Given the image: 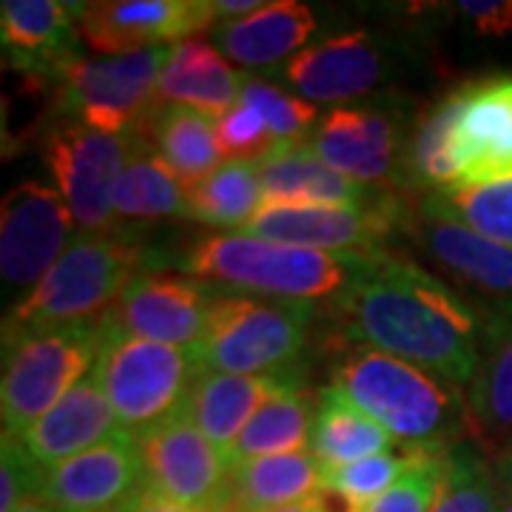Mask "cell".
<instances>
[{
    "label": "cell",
    "mask_w": 512,
    "mask_h": 512,
    "mask_svg": "<svg viewBox=\"0 0 512 512\" xmlns=\"http://www.w3.org/2000/svg\"><path fill=\"white\" fill-rule=\"evenodd\" d=\"M146 254L114 234H77L55 268L6 316V330L52 328L103 319L143 271Z\"/></svg>",
    "instance_id": "6"
},
{
    "label": "cell",
    "mask_w": 512,
    "mask_h": 512,
    "mask_svg": "<svg viewBox=\"0 0 512 512\" xmlns=\"http://www.w3.org/2000/svg\"><path fill=\"white\" fill-rule=\"evenodd\" d=\"M313 413L316 407L311 393L299 384L296 376H291L256 410L254 419L245 424V430L239 433V439L225 456L228 464L237 467L251 458L299 453L305 444H311Z\"/></svg>",
    "instance_id": "30"
},
{
    "label": "cell",
    "mask_w": 512,
    "mask_h": 512,
    "mask_svg": "<svg viewBox=\"0 0 512 512\" xmlns=\"http://www.w3.org/2000/svg\"><path fill=\"white\" fill-rule=\"evenodd\" d=\"M333 308L350 345L390 353L467 393L481 319L461 293L424 268L382 254Z\"/></svg>",
    "instance_id": "1"
},
{
    "label": "cell",
    "mask_w": 512,
    "mask_h": 512,
    "mask_svg": "<svg viewBox=\"0 0 512 512\" xmlns=\"http://www.w3.org/2000/svg\"><path fill=\"white\" fill-rule=\"evenodd\" d=\"M271 512H316L308 504V501H299V504H288V507H279V510H271Z\"/></svg>",
    "instance_id": "46"
},
{
    "label": "cell",
    "mask_w": 512,
    "mask_h": 512,
    "mask_svg": "<svg viewBox=\"0 0 512 512\" xmlns=\"http://www.w3.org/2000/svg\"><path fill=\"white\" fill-rule=\"evenodd\" d=\"M293 373L276 376H231V373H200L194 384L185 416L202 430V436L228 456L245 424L274 396Z\"/></svg>",
    "instance_id": "25"
},
{
    "label": "cell",
    "mask_w": 512,
    "mask_h": 512,
    "mask_svg": "<svg viewBox=\"0 0 512 512\" xmlns=\"http://www.w3.org/2000/svg\"><path fill=\"white\" fill-rule=\"evenodd\" d=\"M46 470L23 450L15 436L3 433L0 456V512H15L29 501H40Z\"/></svg>",
    "instance_id": "40"
},
{
    "label": "cell",
    "mask_w": 512,
    "mask_h": 512,
    "mask_svg": "<svg viewBox=\"0 0 512 512\" xmlns=\"http://www.w3.org/2000/svg\"><path fill=\"white\" fill-rule=\"evenodd\" d=\"M114 217L126 222H154L188 217V188L180 177L151 151L146 131L114 185Z\"/></svg>",
    "instance_id": "31"
},
{
    "label": "cell",
    "mask_w": 512,
    "mask_h": 512,
    "mask_svg": "<svg viewBox=\"0 0 512 512\" xmlns=\"http://www.w3.org/2000/svg\"><path fill=\"white\" fill-rule=\"evenodd\" d=\"M120 433L117 416L92 373L15 439L43 470L92 450Z\"/></svg>",
    "instance_id": "22"
},
{
    "label": "cell",
    "mask_w": 512,
    "mask_h": 512,
    "mask_svg": "<svg viewBox=\"0 0 512 512\" xmlns=\"http://www.w3.org/2000/svg\"><path fill=\"white\" fill-rule=\"evenodd\" d=\"M402 234L470 291L495 299L498 308H512V248L464 225L436 194L407 197Z\"/></svg>",
    "instance_id": "12"
},
{
    "label": "cell",
    "mask_w": 512,
    "mask_h": 512,
    "mask_svg": "<svg viewBox=\"0 0 512 512\" xmlns=\"http://www.w3.org/2000/svg\"><path fill=\"white\" fill-rule=\"evenodd\" d=\"M453 154H456L458 188L510 183L512 74H493L458 86Z\"/></svg>",
    "instance_id": "17"
},
{
    "label": "cell",
    "mask_w": 512,
    "mask_h": 512,
    "mask_svg": "<svg viewBox=\"0 0 512 512\" xmlns=\"http://www.w3.org/2000/svg\"><path fill=\"white\" fill-rule=\"evenodd\" d=\"M86 3L55 0H3L0 35L6 49V66L29 77H55L74 60V20L80 23Z\"/></svg>",
    "instance_id": "21"
},
{
    "label": "cell",
    "mask_w": 512,
    "mask_h": 512,
    "mask_svg": "<svg viewBox=\"0 0 512 512\" xmlns=\"http://www.w3.org/2000/svg\"><path fill=\"white\" fill-rule=\"evenodd\" d=\"M134 439L151 493L200 512L231 510V464L185 413Z\"/></svg>",
    "instance_id": "10"
},
{
    "label": "cell",
    "mask_w": 512,
    "mask_h": 512,
    "mask_svg": "<svg viewBox=\"0 0 512 512\" xmlns=\"http://www.w3.org/2000/svg\"><path fill=\"white\" fill-rule=\"evenodd\" d=\"M322 487V464L313 453H282L231 467V510L271 512L311 498ZM228 510V512H231Z\"/></svg>",
    "instance_id": "29"
},
{
    "label": "cell",
    "mask_w": 512,
    "mask_h": 512,
    "mask_svg": "<svg viewBox=\"0 0 512 512\" xmlns=\"http://www.w3.org/2000/svg\"><path fill=\"white\" fill-rule=\"evenodd\" d=\"M103 319L3 333V433L20 436L94 370Z\"/></svg>",
    "instance_id": "4"
},
{
    "label": "cell",
    "mask_w": 512,
    "mask_h": 512,
    "mask_svg": "<svg viewBox=\"0 0 512 512\" xmlns=\"http://www.w3.org/2000/svg\"><path fill=\"white\" fill-rule=\"evenodd\" d=\"M379 256L316 251L245 234H208L188 245L180 268L200 282H214L231 291L259 293L279 302L336 305Z\"/></svg>",
    "instance_id": "2"
},
{
    "label": "cell",
    "mask_w": 512,
    "mask_h": 512,
    "mask_svg": "<svg viewBox=\"0 0 512 512\" xmlns=\"http://www.w3.org/2000/svg\"><path fill=\"white\" fill-rule=\"evenodd\" d=\"M498 512H512V493H504V501H501V510Z\"/></svg>",
    "instance_id": "47"
},
{
    "label": "cell",
    "mask_w": 512,
    "mask_h": 512,
    "mask_svg": "<svg viewBox=\"0 0 512 512\" xmlns=\"http://www.w3.org/2000/svg\"><path fill=\"white\" fill-rule=\"evenodd\" d=\"M447 478V453H416L404 476L359 512H433Z\"/></svg>",
    "instance_id": "37"
},
{
    "label": "cell",
    "mask_w": 512,
    "mask_h": 512,
    "mask_svg": "<svg viewBox=\"0 0 512 512\" xmlns=\"http://www.w3.org/2000/svg\"><path fill=\"white\" fill-rule=\"evenodd\" d=\"M239 92L242 74L225 63L217 46L191 37L168 49L157 80L154 106H185L222 117L237 106Z\"/></svg>",
    "instance_id": "24"
},
{
    "label": "cell",
    "mask_w": 512,
    "mask_h": 512,
    "mask_svg": "<svg viewBox=\"0 0 512 512\" xmlns=\"http://www.w3.org/2000/svg\"><path fill=\"white\" fill-rule=\"evenodd\" d=\"M148 490L137 439L120 430L103 444L46 470L40 501L57 512H123Z\"/></svg>",
    "instance_id": "16"
},
{
    "label": "cell",
    "mask_w": 512,
    "mask_h": 512,
    "mask_svg": "<svg viewBox=\"0 0 512 512\" xmlns=\"http://www.w3.org/2000/svg\"><path fill=\"white\" fill-rule=\"evenodd\" d=\"M259 202L265 205L256 165L245 160L225 163L188 188V220L239 234L259 214Z\"/></svg>",
    "instance_id": "33"
},
{
    "label": "cell",
    "mask_w": 512,
    "mask_h": 512,
    "mask_svg": "<svg viewBox=\"0 0 512 512\" xmlns=\"http://www.w3.org/2000/svg\"><path fill=\"white\" fill-rule=\"evenodd\" d=\"M146 140L185 188L202 183L225 165L217 117L185 106H154L146 123Z\"/></svg>",
    "instance_id": "26"
},
{
    "label": "cell",
    "mask_w": 512,
    "mask_h": 512,
    "mask_svg": "<svg viewBox=\"0 0 512 512\" xmlns=\"http://www.w3.org/2000/svg\"><path fill=\"white\" fill-rule=\"evenodd\" d=\"M165 57L168 49L74 57L57 74V111L106 134H137L154 111Z\"/></svg>",
    "instance_id": "8"
},
{
    "label": "cell",
    "mask_w": 512,
    "mask_h": 512,
    "mask_svg": "<svg viewBox=\"0 0 512 512\" xmlns=\"http://www.w3.org/2000/svg\"><path fill=\"white\" fill-rule=\"evenodd\" d=\"M217 137H220L222 154L231 157V163L239 160L256 163L276 148L262 114L248 103H237L234 109L217 117Z\"/></svg>",
    "instance_id": "39"
},
{
    "label": "cell",
    "mask_w": 512,
    "mask_h": 512,
    "mask_svg": "<svg viewBox=\"0 0 512 512\" xmlns=\"http://www.w3.org/2000/svg\"><path fill=\"white\" fill-rule=\"evenodd\" d=\"M123 512H200V510H191V507H183V504H177V501H168V498H163V495L146 490L140 498H134Z\"/></svg>",
    "instance_id": "42"
},
{
    "label": "cell",
    "mask_w": 512,
    "mask_h": 512,
    "mask_svg": "<svg viewBox=\"0 0 512 512\" xmlns=\"http://www.w3.org/2000/svg\"><path fill=\"white\" fill-rule=\"evenodd\" d=\"M458 89L444 94L436 106L421 114L416 134L404 151L402 177L410 188L424 194L456 191L458 168L453 154V131H456Z\"/></svg>",
    "instance_id": "32"
},
{
    "label": "cell",
    "mask_w": 512,
    "mask_h": 512,
    "mask_svg": "<svg viewBox=\"0 0 512 512\" xmlns=\"http://www.w3.org/2000/svg\"><path fill=\"white\" fill-rule=\"evenodd\" d=\"M407 197L396 194L376 208L350 205H262L239 234L316 251L384 254L387 239L402 231Z\"/></svg>",
    "instance_id": "11"
},
{
    "label": "cell",
    "mask_w": 512,
    "mask_h": 512,
    "mask_svg": "<svg viewBox=\"0 0 512 512\" xmlns=\"http://www.w3.org/2000/svg\"><path fill=\"white\" fill-rule=\"evenodd\" d=\"M441 205L481 237L512 248V180L487 188L436 191Z\"/></svg>",
    "instance_id": "36"
},
{
    "label": "cell",
    "mask_w": 512,
    "mask_h": 512,
    "mask_svg": "<svg viewBox=\"0 0 512 512\" xmlns=\"http://www.w3.org/2000/svg\"><path fill=\"white\" fill-rule=\"evenodd\" d=\"M495 478L504 493H512V441L495 458Z\"/></svg>",
    "instance_id": "44"
},
{
    "label": "cell",
    "mask_w": 512,
    "mask_h": 512,
    "mask_svg": "<svg viewBox=\"0 0 512 512\" xmlns=\"http://www.w3.org/2000/svg\"><path fill=\"white\" fill-rule=\"evenodd\" d=\"M313 305L265 296H220L208 316L202 342L194 348L202 373L276 376L288 373L308 342Z\"/></svg>",
    "instance_id": "7"
},
{
    "label": "cell",
    "mask_w": 512,
    "mask_h": 512,
    "mask_svg": "<svg viewBox=\"0 0 512 512\" xmlns=\"http://www.w3.org/2000/svg\"><path fill=\"white\" fill-rule=\"evenodd\" d=\"M336 384L413 453L453 450L473 424L461 387L367 345L342 350Z\"/></svg>",
    "instance_id": "3"
},
{
    "label": "cell",
    "mask_w": 512,
    "mask_h": 512,
    "mask_svg": "<svg viewBox=\"0 0 512 512\" xmlns=\"http://www.w3.org/2000/svg\"><path fill=\"white\" fill-rule=\"evenodd\" d=\"M464 18L473 23L478 35L504 37L512 32V0H490V3H461Z\"/></svg>",
    "instance_id": "41"
},
{
    "label": "cell",
    "mask_w": 512,
    "mask_h": 512,
    "mask_svg": "<svg viewBox=\"0 0 512 512\" xmlns=\"http://www.w3.org/2000/svg\"><path fill=\"white\" fill-rule=\"evenodd\" d=\"M504 490L476 450H447V478L433 512H498Z\"/></svg>",
    "instance_id": "34"
},
{
    "label": "cell",
    "mask_w": 512,
    "mask_h": 512,
    "mask_svg": "<svg viewBox=\"0 0 512 512\" xmlns=\"http://www.w3.org/2000/svg\"><path fill=\"white\" fill-rule=\"evenodd\" d=\"M239 103L254 106L265 126L271 131L276 146H293V143H308L313 134V123L319 111L308 100H299L293 94L282 92L274 83H265L259 77H242V92Z\"/></svg>",
    "instance_id": "35"
},
{
    "label": "cell",
    "mask_w": 512,
    "mask_h": 512,
    "mask_svg": "<svg viewBox=\"0 0 512 512\" xmlns=\"http://www.w3.org/2000/svg\"><path fill=\"white\" fill-rule=\"evenodd\" d=\"M396 439L370 419L339 384L319 390L313 413L311 453L322 467H345L362 458L390 453Z\"/></svg>",
    "instance_id": "28"
},
{
    "label": "cell",
    "mask_w": 512,
    "mask_h": 512,
    "mask_svg": "<svg viewBox=\"0 0 512 512\" xmlns=\"http://www.w3.org/2000/svg\"><path fill=\"white\" fill-rule=\"evenodd\" d=\"M316 35V18L305 3L279 0L265 3L251 15L228 23H217L211 29V40L237 66L259 69L274 66L279 60H291L302 52V46H311Z\"/></svg>",
    "instance_id": "23"
},
{
    "label": "cell",
    "mask_w": 512,
    "mask_h": 512,
    "mask_svg": "<svg viewBox=\"0 0 512 512\" xmlns=\"http://www.w3.org/2000/svg\"><path fill=\"white\" fill-rule=\"evenodd\" d=\"M262 6H265V0H214V15L217 20H239Z\"/></svg>",
    "instance_id": "43"
},
{
    "label": "cell",
    "mask_w": 512,
    "mask_h": 512,
    "mask_svg": "<svg viewBox=\"0 0 512 512\" xmlns=\"http://www.w3.org/2000/svg\"><path fill=\"white\" fill-rule=\"evenodd\" d=\"M413 456H416L413 450L379 453V456L362 458V461H353L345 467H322V487H333V490L345 493L362 510L365 504L376 501L404 476Z\"/></svg>",
    "instance_id": "38"
},
{
    "label": "cell",
    "mask_w": 512,
    "mask_h": 512,
    "mask_svg": "<svg viewBox=\"0 0 512 512\" xmlns=\"http://www.w3.org/2000/svg\"><path fill=\"white\" fill-rule=\"evenodd\" d=\"M72 208L46 183L15 185L0 208V274L3 285L32 291L69 248Z\"/></svg>",
    "instance_id": "13"
},
{
    "label": "cell",
    "mask_w": 512,
    "mask_h": 512,
    "mask_svg": "<svg viewBox=\"0 0 512 512\" xmlns=\"http://www.w3.org/2000/svg\"><path fill=\"white\" fill-rule=\"evenodd\" d=\"M214 302L208 285L194 276L140 271L117 296L106 322L137 339L194 350L205 336Z\"/></svg>",
    "instance_id": "14"
},
{
    "label": "cell",
    "mask_w": 512,
    "mask_h": 512,
    "mask_svg": "<svg viewBox=\"0 0 512 512\" xmlns=\"http://www.w3.org/2000/svg\"><path fill=\"white\" fill-rule=\"evenodd\" d=\"M214 0H103L86 3L77 32L100 55H137L214 29Z\"/></svg>",
    "instance_id": "15"
},
{
    "label": "cell",
    "mask_w": 512,
    "mask_h": 512,
    "mask_svg": "<svg viewBox=\"0 0 512 512\" xmlns=\"http://www.w3.org/2000/svg\"><path fill=\"white\" fill-rule=\"evenodd\" d=\"M15 512H57L52 504H46V501H29V504H23Z\"/></svg>",
    "instance_id": "45"
},
{
    "label": "cell",
    "mask_w": 512,
    "mask_h": 512,
    "mask_svg": "<svg viewBox=\"0 0 512 512\" xmlns=\"http://www.w3.org/2000/svg\"><path fill=\"white\" fill-rule=\"evenodd\" d=\"M231 512H234V510H231Z\"/></svg>",
    "instance_id": "48"
},
{
    "label": "cell",
    "mask_w": 512,
    "mask_h": 512,
    "mask_svg": "<svg viewBox=\"0 0 512 512\" xmlns=\"http://www.w3.org/2000/svg\"><path fill=\"white\" fill-rule=\"evenodd\" d=\"M311 151L333 171L370 188H393L399 165V120L376 106L330 109L308 137Z\"/></svg>",
    "instance_id": "19"
},
{
    "label": "cell",
    "mask_w": 512,
    "mask_h": 512,
    "mask_svg": "<svg viewBox=\"0 0 512 512\" xmlns=\"http://www.w3.org/2000/svg\"><path fill=\"white\" fill-rule=\"evenodd\" d=\"M200 373L191 348L137 339L103 316V342L92 376L103 387L120 430L140 436L183 416Z\"/></svg>",
    "instance_id": "5"
},
{
    "label": "cell",
    "mask_w": 512,
    "mask_h": 512,
    "mask_svg": "<svg viewBox=\"0 0 512 512\" xmlns=\"http://www.w3.org/2000/svg\"><path fill=\"white\" fill-rule=\"evenodd\" d=\"M256 177L265 205H350L376 208L396 197L393 188H370L333 171L308 143L276 146L256 160Z\"/></svg>",
    "instance_id": "20"
},
{
    "label": "cell",
    "mask_w": 512,
    "mask_h": 512,
    "mask_svg": "<svg viewBox=\"0 0 512 512\" xmlns=\"http://www.w3.org/2000/svg\"><path fill=\"white\" fill-rule=\"evenodd\" d=\"M282 80L308 103H345L376 92L387 77V52L370 32L325 37L285 60Z\"/></svg>",
    "instance_id": "18"
},
{
    "label": "cell",
    "mask_w": 512,
    "mask_h": 512,
    "mask_svg": "<svg viewBox=\"0 0 512 512\" xmlns=\"http://www.w3.org/2000/svg\"><path fill=\"white\" fill-rule=\"evenodd\" d=\"M473 424L487 436L512 433V308L490 311L481 319L478 367L467 387Z\"/></svg>",
    "instance_id": "27"
},
{
    "label": "cell",
    "mask_w": 512,
    "mask_h": 512,
    "mask_svg": "<svg viewBox=\"0 0 512 512\" xmlns=\"http://www.w3.org/2000/svg\"><path fill=\"white\" fill-rule=\"evenodd\" d=\"M137 134H106L74 120L46 134L43 157L83 234H114V185L134 154Z\"/></svg>",
    "instance_id": "9"
}]
</instances>
